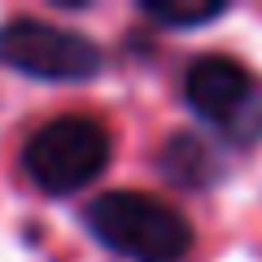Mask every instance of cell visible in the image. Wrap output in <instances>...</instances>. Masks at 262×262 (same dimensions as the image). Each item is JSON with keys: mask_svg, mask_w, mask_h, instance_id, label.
<instances>
[{"mask_svg": "<svg viewBox=\"0 0 262 262\" xmlns=\"http://www.w3.org/2000/svg\"><path fill=\"white\" fill-rule=\"evenodd\" d=\"M88 232L131 262H184L192 227L175 206L149 192H105L88 206Z\"/></svg>", "mask_w": 262, "mask_h": 262, "instance_id": "cell-1", "label": "cell"}, {"mask_svg": "<svg viewBox=\"0 0 262 262\" xmlns=\"http://www.w3.org/2000/svg\"><path fill=\"white\" fill-rule=\"evenodd\" d=\"M110 162V131L88 114H66L35 131L22 149V170L39 192H79Z\"/></svg>", "mask_w": 262, "mask_h": 262, "instance_id": "cell-2", "label": "cell"}, {"mask_svg": "<svg viewBox=\"0 0 262 262\" xmlns=\"http://www.w3.org/2000/svg\"><path fill=\"white\" fill-rule=\"evenodd\" d=\"M188 110L232 144H253L262 136V83L232 57H196L184 79Z\"/></svg>", "mask_w": 262, "mask_h": 262, "instance_id": "cell-3", "label": "cell"}, {"mask_svg": "<svg viewBox=\"0 0 262 262\" xmlns=\"http://www.w3.org/2000/svg\"><path fill=\"white\" fill-rule=\"evenodd\" d=\"M0 66L31 79L75 83V79L96 75L101 53L79 31L53 27V22H39V18H13L0 27Z\"/></svg>", "mask_w": 262, "mask_h": 262, "instance_id": "cell-4", "label": "cell"}, {"mask_svg": "<svg viewBox=\"0 0 262 262\" xmlns=\"http://www.w3.org/2000/svg\"><path fill=\"white\" fill-rule=\"evenodd\" d=\"M162 166H166V175L175 179V184H210V179L219 175L214 153L196 140V136H175L170 149H166V158H162Z\"/></svg>", "mask_w": 262, "mask_h": 262, "instance_id": "cell-5", "label": "cell"}, {"mask_svg": "<svg viewBox=\"0 0 262 262\" xmlns=\"http://www.w3.org/2000/svg\"><path fill=\"white\" fill-rule=\"evenodd\" d=\"M140 13L144 18H153V22H162V27H201V22H214V18H223V5H140Z\"/></svg>", "mask_w": 262, "mask_h": 262, "instance_id": "cell-6", "label": "cell"}]
</instances>
